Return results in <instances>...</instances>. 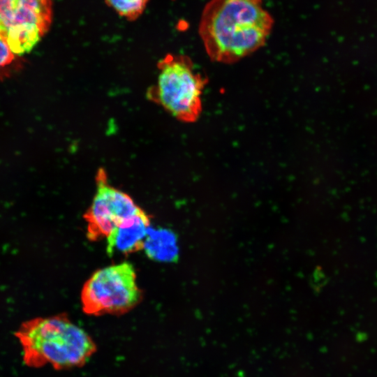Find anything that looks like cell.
<instances>
[{"label":"cell","instance_id":"obj_5","mask_svg":"<svg viewBox=\"0 0 377 377\" xmlns=\"http://www.w3.org/2000/svg\"><path fill=\"white\" fill-rule=\"evenodd\" d=\"M51 0H0V36L14 55L29 52L52 22Z\"/></svg>","mask_w":377,"mask_h":377},{"label":"cell","instance_id":"obj_3","mask_svg":"<svg viewBox=\"0 0 377 377\" xmlns=\"http://www.w3.org/2000/svg\"><path fill=\"white\" fill-rule=\"evenodd\" d=\"M157 66L156 80L148 89V98L179 121H196L202 113L207 79L186 55L168 54Z\"/></svg>","mask_w":377,"mask_h":377},{"label":"cell","instance_id":"obj_1","mask_svg":"<svg viewBox=\"0 0 377 377\" xmlns=\"http://www.w3.org/2000/svg\"><path fill=\"white\" fill-rule=\"evenodd\" d=\"M273 26L263 0H209L198 34L212 61L230 64L262 47Z\"/></svg>","mask_w":377,"mask_h":377},{"label":"cell","instance_id":"obj_6","mask_svg":"<svg viewBox=\"0 0 377 377\" xmlns=\"http://www.w3.org/2000/svg\"><path fill=\"white\" fill-rule=\"evenodd\" d=\"M96 182V194L84 215L91 241L107 238L120 223L142 210L130 195L108 183L103 169L98 170Z\"/></svg>","mask_w":377,"mask_h":377},{"label":"cell","instance_id":"obj_7","mask_svg":"<svg viewBox=\"0 0 377 377\" xmlns=\"http://www.w3.org/2000/svg\"><path fill=\"white\" fill-rule=\"evenodd\" d=\"M150 226L149 216L142 209L124 220L106 238L108 255H126L143 249Z\"/></svg>","mask_w":377,"mask_h":377},{"label":"cell","instance_id":"obj_8","mask_svg":"<svg viewBox=\"0 0 377 377\" xmlns=\"http://www.w3.org/2000/svg\"><path fill=\"white\" fill-rule=\"evenodd\" d=\"M143 249L149 258L158 262H175L179 256L177 237L173 231L167 228L150 226Z\"/></svg>","mask_w":377,"mask_h":377},{"label":"cell","instance_id":"obj_2","mask_svg":"<svg viewBox=\"0 0 377 377\" xmlns=\"http://www.w3.org/2000/svg\"><path fill=\"white\" fill-rule=\"evenodd\" d=\"M15 335L21 344L24 364L34 368L81 367L97 349L92 337L64 313L27 321Z\"/></svg>","mask_w":377,"mask_h":377},{"label":"cell","instance_id":"obj_4","mask_svg":"<svg viewBox=\"0 0 377 377\" xmlns=\"http://www.w3.org/2000/svg\"><path fill=\"white\" fill-rule=\"evenodd\" d=\"M133 266L123 262L96 271L81 291L83 311L91 316L121 315L141 301Z\"/></svg>","mask_w":377,"mask_h":377},{"label":"cell","instance_id":"obj_10","mask_svg":"<svg viewBox=\"0 0 377 377\" xmlns=\"http://www.w3.org/2000/svg\"><path fill=\"white\" fill-rule=\"evenodd\" d=\"M14 56L5 40L0 36V68L10 64Z\"/></svg>","mask_w":377,"mask_h":377},{"label":"cell","instance_id":"obj_9","mask_svg":"<svg viewBox=\"0 0 377 377\" xmlns=\"http://www.w3.org/2000/svg\"><path fill=\"white\" fill-rule=\"evenodd\" d=\"M105 2L120 17L135 20L143 13L148 0H105Z\"/></svg>","mask_w":377,"mask_h":377}]
</instances>
